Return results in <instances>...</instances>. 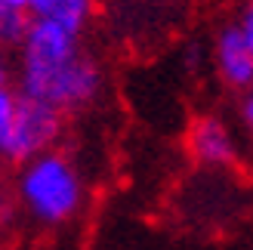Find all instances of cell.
Segmentation results:
<instances>
[{"instance_id":"cell-1","label":"cell","mask_w":253,"mask_h":250,"mask_svg":"<svg viewBox=\"0 0 253 250\" xmlns=\"http://www.w3.org/2000/svg\"><path fill=\"white\" fill-rule=\"evenodd\" d=\"M102 90V68L68 34L49 22L31 19L19 41V96L43 102L62 118L93 102Z\"/></svg>"},{"instance_id":"cell-2","label":"cell","mask_w":253,"mask_h":250,"mask_svg":"<svg viewBox=\"0 0 253 250\" xmlns=\"http://www.w3.org/2000/svg\"><path fill=\"white\" fill-rule=\"evenodd\" d=\"M19 207L41 226H62L81 210L84 179L62 152H43L19 164Z\"/></svg>"},{"instance_id":"cell-3","label":"cell","mask_w":253,"mask_h":250,"mask_svg":"<svg viewBox=\"0 0 253 250\" xmlns=\"http://www.w3.org/2000/svg\"><path fill=\"white\" fill-rule=\"evenodd\" d=\"M62 136V115L34 99H16V108L0 130V161L25 164L43 152H53Z\"/></svg>"},{"instance_id":"cell-4","label":"cell","mask_w":253,"mask_h":250,"mask_svg":"<svg viewBox=\"0 0 253 250\" xmlns=\"http://www.w3.org/2000/svg\"><path fill=\"white\" fill-rule=\"evenodd\" d=\"M216 68L222 81L235 90H250L253 83V16L250 6L216 34Z\"/></svg>"},{"instance_id":"cell-5","label":"cell","mask_w":253,"mask_h":250,"mask_svg":"<svg viewBox=\"0 0 253 250\" xmlns=\"http://www.w3.org/2000/svg\"><path fill=\"white\" fill-rule=\"evenodd\" d=\"M188 152L204 167H235L238 164V142L232 130L219 118H198L188 130Z\"/></svg>"},{"instance_id":"cell-6","label":"cell","mask_w":253,"mask_h":250,"mask_svg":"<svg viewBox=\"0 0 253 250\" xmlns=\"http://www.w3.org/2000/svg\"><path fill=\"white\" fill-rule=\"evenodd\" d=\"M96 9V0H31L28 3V16L49 22L56 28L68 31V34H84V28L90 25Z\"/></svg>"},{"instance_id":"cell-7","label":"cell","mask_w":253,"mask_h":250,"mask_svg":"<svg viewBox=\"0 0 253 250\" xmlns=\"http://www.w3.org/2000/svg\"><path fill=\"white\" fill-rule=\"evenodd\" d=\"M28 22H31V16L25 9L9 6V3L0 0V43H3V46H19L25 28H28Z\"/></svg>"},{"instance_id":"cell-8","label":"cell","mask_w":253,"mask_h":250,"mask_svg":"<svg viewBox=\"0 0 253 250\" xmlns=\"http://www.w3.org/2000/svg\"><path fill=\"white\" fill-rule=\"evenodd\" d=\"M16 99H19V93L12 90V86H0V130L6 127L12 108H16Z\"/></svg>"},{"instance_id":"cell-9","label":"cell","mask_w":253,"mask_h":250,"mask_svg":"<svg viewBox=\"0 0 253 250\" xmlns=\"http://www.w3.org/2000/svg\"><path fill=\"white\" fill-rule=\"evenodd\" d=\"M238 115H241V124L250 130V121H253V96H250V90H244L241 102H238Z\"/></svg>"},{"instance_id":"cell-10","label":"cell","mask_w":253,"mask_h":250,"mask_svg":"<svg viewBox=\"0 0 253 250\" xmlns=\"http://www.w3.org/2000/svg\"><path fill=\"white\" fill-rule=\"evenodd\" d=\"M12 213H16V204H12L9 198L0 192V226H6V222L12 219Z\"/></svg>"},{"instance_id":"cell-11","label":"cell","mask_w":253,"mask_h":250,"mask_svg":"<svg viewBox=\"0 0 253 250\" xmlns=\"http://www.w3.org/2000/svg\"><path fill=\"white\" fill-rule=\"evenodd\" d=\"M9 81H12V68L6 59H0V86H9Z\"/></svg>"},{"instance_id":"cell-12","label":"cell","mask_w":253,"mask_h":250,"mask_svg":"<svg viewBox=\"0 0 253 250\" xmlns=\"http://www.w3.org/2000/svg\"><path fill=\"white\" fill-rule=\"evenodd\" d=\"M3 3H9V6H19V9H25V12H28V3H31V0H3Z\"/></svg>"},{"instance_id":"cell-13","label":"cell","mask_w":253,"mask_h":250,"mask_svg":"<svg viewBox=\"0 0 253 250\" xmlns=\"http://www.w3.org/2000/svg\"><path fill=\"white\" fill-rule=\"evenodd\" d=\"M0 59H6V46L3 43H0Z\"/></svg>"}]
</instances>
